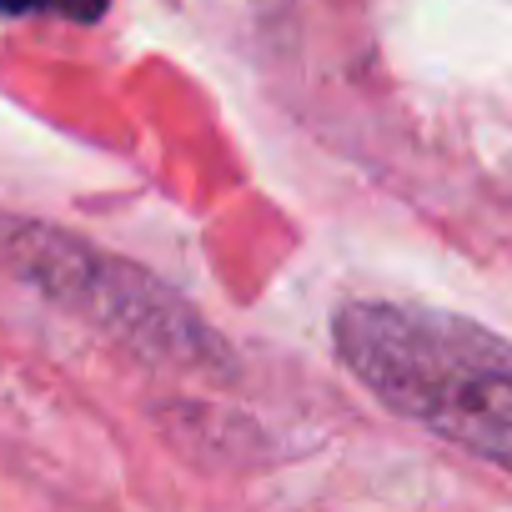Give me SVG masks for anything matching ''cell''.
Returning a JSON list of instances; mask_svg holds the SVG:
<instances>
[{"mask_svg":"<svg viewBox=\"0 0 512 512\" xmlns=\"http://www.w3.org/2000/svg\"><path fill=\"white\" fill-rule=\"evenodd\" d=\"M332 337L347 372L382 407L512 472V347L502 337L397 302L342 307Z\"/></svg>","mask_w":512,"mask_h":512,"instance_id":"cell-1","label":"cell"},{"mask_svg":"<svg viewBox=\"0 0 512 512\" xmlns=\"http://www.w3.org/2000/svg\"><path fill=\"white\" fill-rule=\"evenodd\" d=\"M0 262L146 362L201 377H231L226 342L171 287H161L121 256H106L81 236L21 216H0Z\"/></svg>","mask_w":512,"mask_h":512,"instance_id":"cell-2","label":"cell"},{"mask_svg":"<svg viewBox=\"0 0 512 512\" xmlns=\"http://www.w3.org/2000/svg\"><path fill=\"white\" fill-rule=\"evenodd\" d=\"M111 0H0V11L6 16H61V21H101Z\"/></svg>","mask_w":512,"mask_h":512,"instance_id":"cell-3","label":"cell"},{"mask_svg":"<svg viewBox=\"0 0 512 512\" xmlns=\"http://www.w3.org/2000/svg\"><path fill=\"white\" fill-rule=\"evenodd\" d=\"M256 6H262V11H287L292 0H256Z\"/></svg>","mask_w":512,"mask_h":512,"instance_id":"cell-4","label":"cell"}]
</instances>
